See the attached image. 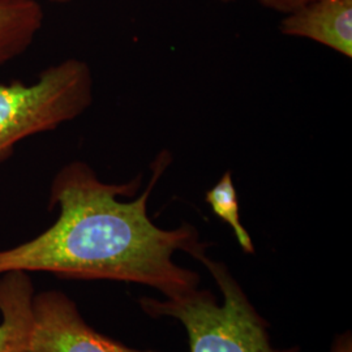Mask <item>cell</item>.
<instances>
[{"label":"cell","instance_id":"6da1fadb","mask_svg":"<svg viewBox=\"0 0 352 352\" xmlns=\"http://www.w3.org/2000/svg\"><path fill=\"white\" fill-rule=\"evenodd\" d=\"M171 164L161 151L151 164V182L139 197L140 179L123 184L104 183L85 164H65L55 175L50 206L59 208L56 222L37 238L0 251V274L46 272L65 279H107L145 285L174 299L199 289L200 276L174 260L186 252L206 256L197 228L188 223L166 230L148 214L151 192Z\"/></svg>","mask_w":352,"mask_h":352},{"label":"cell","instance_id":"7a4b0ae2","mask_svg":"<svg viewBox=\"0 0 352 352\" xmlns=\"http://www.w3.org/2000/svg\"><path fill=\"white\" fill-rule=\"evenodd\" d=\"M222 294V304L208 289H196L174 299L144 296L140 307L154 318H175L186 327L189 352H299L296 347L276 349L269 325L248 299L226 265L204 256Z\"/></svg>","mask_w":352,"mask_h":352},{"label":"cell","instance_id":"3957f363","mask_svg":"<svg viewBox=\"0 0 352 352\" xmlns=\"http://www.w3.org/2000/svg\"><path fill=\"white\" fill-rule=\"evenodd\" d=\"M91 101V72L78 59L47 68L33 85H0V162L11 157L21 140L74 120Z\"/></svg>","mask_w":352,"mask_h":352},{"label":"cell","instance_id":"277c9868","mask_svg":"<svg viewBox=\"0 0 352 352\" xmlns=\"http://www.w3.org/2000/svg\"><path fill=\"white\" fill-rule=\"evenodd\" d=\"M28 352H160L136 350L91 329L76 302L49 289L34 295L33 330Z\"/></svg>","mask_w":352,"mask_h":352},{"label":"cell","instance_id":"5b68a950","mask_svg":"<svg viewBox=\"0 0 352 352\" xmlns=\"http://www.w3.org/2000/svg\"><path fill=\"white\" fill-rule=\"evenodd\" d=\"M279 29L286 36L307 38L352 58V0H314L287 13Z\"/></svg>","mask_w":352,"mask_h":352},{"label":"cell","instance_id":"8992f818","mask_svg":"<svg viewBox=\"0 0 352 352\" xmlns=\"http://www.w3.org/2000/svg\"><path fill=\"white\" fill-rule=\"evenodd\" d=\"M34 286L26 272L0 274V352H28L33 330Z\"/></svg>","mask_w":352,"mask_h":352},{"label":"cell","instance_id":"52a82bcc","mask_svg":"<svg viewBox=\"0 0 352 352\" xmlns=\"http://www.w3.org/2000/svg\"><path fill=\"white\" fill-rule=\"evenodd\" d=\"M43 19L37 0H0V65L30 47Z\"/></svg>","mask_w":352,"mask_h":352},{"label":"cell","instance_id":"ba28073f","mask_svg":"<svg viewBox=\"0 0 352 352\" xmlns=\"http://www.w3.org/2000/svg\"><path fill=\"white\" fill-rule=\"evenodd\" d=\"M205 200L210 205L214 214L232 228L241 250L253 254L254 244L250 232L245 230L240 219L239 201L231 171H227L213 188L206 192Z\"/></svg>","mask_w":352,"mask_h":352},{"label":"cell","instance_id":"9c48e42d","mask_svg":"<svg viewBox=\"0 0 352 352\" xmlns=\"http://www.w3.org/2000/svg\"><path fill=\"white\" fill-rule=\"evenodd\" d=\"M257 1L266 8L287 14L302 8L314 0H257Z\"/></svg>","mask_w":352,"mask_h":352},{"label":"cell","instance_id":"30bf717a","mask_svg":"<svg viewBox=\"0 0 352 352\" xmlns=\"http://www.w3.org/2000/svg\"><path fill=\"white\" fill-rule=\"evenodd\" d=\"M330 352H352L351 333H344L334 340Z\"/></svg>","mask_w":352,"mask_h":352},{"label":"cell","instance_id":"8fae6325","mask_svg":"<svg viewBox=\"0 0 352 352\" xmlns=\"http://www.w3.org/2000/svg\"><path fill=\"white\" fill-rule=\"evenodd\" d=\"M49 1L58 3V4H65V3H69V1H72V0H49Z\"/></svg>","mask_w":352,"mask_h":352},{"label":"cell","instance_id":"7c38bea8","mask_svg":"<svg viewBox=\"0 0 352 352\" xmlns=\"http://www.w3.org/2000/svg\"><path fill=\"white\" fill-rule=\"evenodd\" d=\"M218 1H232V0H218Z\"/></svg>","mask_w":352,"mask_h":352}]
</instances>
